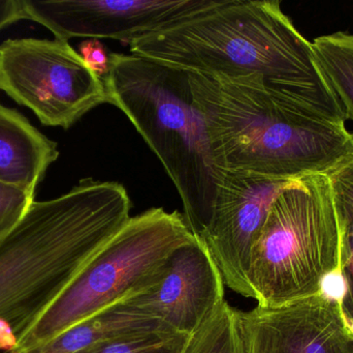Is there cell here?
<instances>
[{
  "mask_svg": "<svg viewBox=\"0 0 353 353\" xmlns=\"http://www.w3.org/2000/svg\"><path fill=\"white\" fill-rule=\"evenodd\" d=\"M339 220L327 175L302 178L274 201L249 256L257 306L277 307L325 290L339 274Z\"/></svg>",
  "mask_w": 353,
  "mask_h": 353,
  "instance_id": "cell-5",
  "label": "cell"
},
{
  "mask_svg": "<svg viewBox=\"0 0 353 353\" xmlns=\"http://www.w3.org/2000/svg\"><path fill=\"white\" fill-rule=\"evenodd\" d=\"M313 53L333 93L353 122V33L336 31L315 37Z\"/></svg>",
  "mask_w": 353,
  "mask_h": 353,
  "instance_id": "cell-14",
  "label": "cell"
},
{
  "mask_svg": "<svg viewBox=\"0 0 353 353\" xmlns=\"http://www.w3.org/2000/svg\"><path fill=\"white\" fill-rule=\"evenodd\" d=\"M26 19L23 0H0V30Z\"/></svg>",
  "mask_w": 353,
  "mask_h": 353,
  "instance_id": "cell-21",
  "label": "cell"
},
{
  "mask_svg": "<svg viewBox=\"0 0 353 353\" xmlns=\"http://www.w3.org/2000/svg\"><path fill=\"white\" fill-rule=\"evenodd\" d=\"M219 0H23L26 19L49 29L55 39H136L216 6Z\"/></svg>",
  "mask_w": 353,
  "mask_h": 353,
  "instance_id": "cell-9",
  "label": "cell"
},
{
  "mask_svg": "<svg viewBox=\"0 0 353 353\" xmlns=\"http://www.w3.org/2000/svg\"><path fill=\"white\" fill-rule=\"evenodd\" d=\"M58 157L57 143L43 136L20 112L0 107V182L34 195L37 184Z\"/></svg>",
  "mask_w": 353,
  "mask_h": 353,
  "instance_id": "cell-12",
  "label": "cell"
},
{
  "mask_svg": "<svg viewBox=\"0 0 353 353\" xmlns=\"http://www.w3.org/2000/svg\"><path fill=\"white\" fill-rule=\"evenodd\" d=\"M0 107H1V105H0Z\"/></svg>",
  "mask_w": 353,
  "mask_h": 353,
  "instance_id": "cell-22",
  "label": "cell"
},
{
  "mask_svg": "<svg viewBox=\"0 0 353 353\" xmlns=\"http://www.w3.org/2000/svg\"><path fill=\"white\" fill-rule=\"evenodd\" d=\"M339 224L353 220V158L327 174Z\"/></svg>",
  "mask_w": 353,
  "mask_h": 353,
  "instance_id": "cell-19",
  "label": "cell"
},
{
  "mask_svg": "<svg viewBox=\"0 0 353 353\" xmlns=\"http://www.w3.org/2000/svg\"><path fill=\"white\" fill-rule=\"evenodd\" d=\"M130 50L193 74L259 75L280 86L334 93L311 41L278 0H219L199 14L136 39Z\"/></svg>",
  "mask_w": 353,
  "mask_h": 353,
  "instance_id": "cell-3",
  "label": "cell"
},
{
  "mask_svg": "<svg viewBox=\"0 0 353 353\" xmlns=\"http://www.w3.org/2000/svg\"><path fill=\"white\" fill-rule=\"evenodd\" d=\"M0 90L30 109L43 126L64 130L108 103L103 79L68 41L57 39L0 44Z\"/></svg>",
  "mask_w": 353,
  "mask_h": 353,
  "instance_id": "cell-7",
  "label": "cell"
},
{
  "mask_svg": "<svg viewBox=\"0 0 353 353\" xmlns=\"http://www.w3.org/2000/svg\"><path fill=\"white\" fill-rule=\"evenodd\" d=\"M119 182L92 178L33 201L0 247V350L12 353L90 259L130 219Z\"/></svg>",
  "mask_w": 353,
  "mask_h": 353,
  "instance_id": "cell-2",
  "label": "cell"
},
{
  "mask_svg": "<svg viewBox=\"0 0 353 353\" xmlns=\"http://www.w3.org/2000/svg\"><path fill=\"white\" fill-rule=\"evenodd\" d=\"M79 54L86 66L101 79L105 78L111 68V53L99 39H87L79 45Z\"/></svg>",
  "mask_w": 353,
  "mask_h": 353,
  "instance_id": "cell-20",
  "label": "cell"
},
{
  "mask_svg": "<svg viewBox=\"0 0 353 353\" xmlns=\"http://www.w3.org/2000/svg\"><path fill=\"white\" fill-rule=\"evenodd\" d=\"M152 332L175 333L157 319L126 306L122 300L80 321L29 353H77L118 338Z\"/></svg>",
  "mask_w": 353,
  "mask_h": 353,
  "instance_id": "cell-13",
  "label": "cell"
},
{
  "mask_svg": "<svg viewBox=\"0 0 353 353\" xmlns=\"http://www.w3.org/2000/svg\"><path fill=\"white\" fill-rule=\"evenodd\" d=\"M224 286L215 261L194 236L174 251L154 285L126 298L124 304L175 333L192 336L225 302Z\"/></svg>",
  "mask_w": 353,
  "mask_h": 353,
  "instance_id": "cell-11",
  "label": "cell"
},
{
  "mask_svg": "<svg viewBox=\"0 0 353 353\" xmlns=\"http://www.w3.org/2000/svg\"><path fill=\"white\" fill-rule=\"evenodd\" d=\"M192 336L152 332L118 338L77 353H184Z\"/></svg>",
  "mask_w": 353,
  "mask_h": 353,
  "instance_id": "cell-16",
  "label": "cell"
},
{
  "mask_svg": "<svg viewBox=\"0 0 353 353\" xmlns=\"http://www.w3.org/2000/svg\"><path fill=\"white\" fill-rule=\"evenodd\" d=\"M339 225L341 231L339 274L343 283L339 304L344 321L353 332V220Z\"/></svg>",
  "mask_w": 353,
  "mask_h": 353,
  "instance_id": "cell-18",
  "label": "cell"
},
{
  "mask_svg": "<svg viewBox=\"0 0 353 353\" xmlns=\"http://www.w3.org/2000/svg\"><path fill=\"white\" fill-rule=\"evenodd\" d=\"M103 80L108 103L128 116L163 163L182 200L183 217L199 238L211 221L223 171L214 161L188 73L136 54L111 53Z\"/></svg>",
  "mask_w": 353,
  "mask_h": 353,
  "instance_id": "cell-4",
  "label": "cell"
},
{
  "mask_svg": "<svg viewBox=\"0 0 353 353\" xmlns=\"http://www.w3.org/2000/svg\"><path fill=\"white\" fill-rule=\"evenodd\" d=\"M245 353H353L339 298L327 290L277 307L236 310Z\"/></svg>",
  "mask_w": 353,
  "mask_h": 353,
  "instance_id": "cell-10",
  "label": "cell"
},
{
  "mask_svg": "<svg viewBox=\"0 0 353 353\" xmlns=\"http://www.w3.org/2000/svg\"><path fill=\"white\" fill-rule=\"evenodd\" d=\"M188 75L221 171L299 180L327 175L353 158V133L333 93L280 86L259 75Z\"/></svg>",
  "mask_w": 353,
  "mask_h": 353,
  "instance_id": "cell-1",
  "label": "cell"
},
{
  "mask_svg": "<svg viewBox=\"0 0 353 353\" xmlns=\"http://www.w3.org/2000/svg\"><path fill=\"white\" fill-rule=\"evenodd\" d=\"M299 180H276L248 172L222 173L211 221L197 238L232 292L253 298L247 279L251 249L274 201Z\"/></svg>",
  "mask_w": 353,
  "mask_h": 353,
  "instance_id": "cell-8",
  "label": "cell"
},
{
  "mask_svg": "<svg viewBox=\"0 0 353 353\" xmlns=\"http://www.w3.org/2000/svg\"><path fill=\"white\" fill-rule=\"evenodd\" d=\"M34 201V195L0 182V247L16 229Z\"/></svg>",
  "mask_w": 353,
  "mask_h": 353,
  "instance_id": "cell-17",
  "label": "cell"
},
{
  "mask_svg": "<svg viewBox=\"0 0 353 353\" xmlns=\"http://www.w3.org/2000/svg\"><path fill=\"white\" fill-rule=\"evenodd\" d=\"M193 238L176 211L152 207L130 217L12 353L33 352L80 321L148 289L159 281L174 251Z\"/></svg>",
  "mask_w": 353,
  "mask_h": 353,
  "instance_id": "cell-6",
  "label": "cell"
},
{
  "mask_svg": "<svg viewBox=\"0 0 353 353\" xmlns=\"http://www.w3.org/2000/svg\"><path fill=\"white\" fill-rule=\"evenodd\" d=\"M184 353H245L236 309L225 300L216 314L192 335Z\"/></svg>",
  "mask_w": 353,
  "mask_h": 353,
  "instance_id": "cell-15",
  "label": "cell"
}]
</instances>
